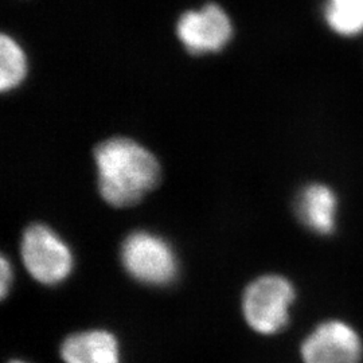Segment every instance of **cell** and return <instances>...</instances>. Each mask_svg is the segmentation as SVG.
Here are the masks:
<instances>
[{
	"mask_svg": "<svg viewBox=\"0 0 363 363\" xmlns=\"http://www.w3.org/2000/svg\"><path fill=\"white\" fill-rule=\"evenodd\" d=\"M94 156L100 193L115 208L135 205L159 182L155 156L130 139L106 140L96 148Z\"/></svg>",
	"mask_w": 363,
	"mask_h": 363,
	"instance_id": "obj_1",
	"label": "cell"
},
{
	"mask_svg": "<svg viewBox=\"0 0 363 363\" xmlns=\"http://www.w3.org/2000/svg\"><path fill=\"white\" fill-rule=\"evenodd\" d=\"M294 301L295 288L286 277L268 274L247 286L242 312L247 325L256 333L272 335L286 328Z\"/></svg>",
	"mask_w": 363,
	"mask_h": 363,
	"instance_id": "obj_2",
	"label": "cell"
},
{
	"mask_svg": "<svg viewBox=\"0 0 363 363\" xmlns=\"http://www.w3.org/2000/svg\"><path fill=\"white\" fill-rule=\"evenodd\" d=\"M121 261L133 279L147 286H167L178 273V259L159 235L136 232L121 247Z\"/></svg>",
	"mask_w": 363,
	"mask_h": 363,
	"instance_id": "obj_3",
	"label": "cell"
},
{
	"mask_svg": "<svg viewBox=\"0 0 363 363\" xmlns=\"http://www.w3.org/2000/svg\"><path fill=\"white\" fill-rule=\"evenodd\" d=\"M22 259L28 273L42 284L62 283L73 269V255L65 242L45 225H31L21 247Z\"/></svg>",
	"mask_w": 363,
	"mask_h": 363,
	"instance_id": "obj_4",
	"label": "cell"
},
{
	"mask_svg": "<svg viewBox=\"0 0 363 363\" xmlns=\"http://www.w3.org/2000/svg\"><path fill=\"white\" fill-rule=\"evenodd\" d=\"M301 358L304 363H362V339L349 323L327 320L304 339Z\"/></svg>",
	"mask_w": 363,
	"mask_h": 363,
	"instance_id": "obj_5",
	"label": "cell"
},
{
	"mask_svg": "<svg viewBox=\"0 0 363 363\" xmlns=\"http://www.w3.org/2000/svg\"><path fill=\"white\" fill-rule=\"evenodd\" d=\"M178 37L191 54L220 52L232 38L229 16L217 4L183 13L177 26Z\"/></svg>",
	"mask_w": 363,
	"mask_h": 363,
	"instance_id": "obj_6",
	"label": "cell"
},
{
	"mask_svg": "<svg viewBox=\"0 0 363 363\" xmlns=\"http://www.w3.org/2000/svg\"><path fill=\"white\" fill-rule=\"evenodd\" d=\"M296 211L300 220L313 233L331 234L337 226V195L322 183L308 184L298 195Z\"/></svg>",
	"mask_w": 363,
	"mask_h": 363,
	"instance_id": "obj_7",
	"label": "cell"
},
{
	"mask_svg": "<svg viewBox=\"0 0 363 363\" xmlns=\"http://www.w3.org/2000/svg\"><path fill=\"white\" fill-rule=\"evenodd\" d=\"M61 355L65 363H120L116 337L104 330L73 334L62 343Z\"/></svg>",
	"mask_w": 363,
	"mask_h": 363,
	"instance_id": "obj_8",
	"label": "cell"
},
{
	"mask_svg": "<svg viewBox=\"0 0 363 363\" xmlns=\"http://www.w3.org/2000/svg\"><path fill=\"white\" fill-rule=\"evenodd\" d=\"M325 19L340 37H357L363 33V0H325Z\"/></svg>",
	"mask_w": 363,
	"mask_h": 363,
	"instance_id": "obj_9",
	"label": "cell"
},
{
	"mask_svg": "<svg viewBox=\"0 0 363 363\" xmlns=\"http://www.w3.org/2000/svg\"><path fill=\"white\" fill-rule=\"evenodd\" d=\"M27 61L25 52L13 38H0V89L11 91L26 76Z\"/></svg>",
	"mask_w": 363,
	"mask_h": 363,
	"instance_id": "obj_10",
	"label": "cell"
},
{
	"mask_svg": "<svg viewBox=\"0 0 363 363\" xmlns=\"http://www.w3.org/2000/svg\"><path fill=\"white\" fill-rule=\"evenodd\" d=\"M0 291L1 296L6 298L11 283H13V268L6 257H1V267H0Z\"/></svg>",
	"mask_w": 363,
	"mask_h": 363,
	"instance_id": "obj_11",
	"label": "cell"
},
{
	"mask_svg": "<svg viewBox=\"0 0 363 363\" xmlns=\"http://www.w3.org/2000/svg\"><path fill=\"white\" fill-rule=\"evenodd\" d=\"M10 363H26V362H22V361H13V362Z\"/></svg>",
	"mask_w": 363,
	"mask_h": 363,
	"instance_id": "obj_12",
	"label": "cell"
}]
</instances>
